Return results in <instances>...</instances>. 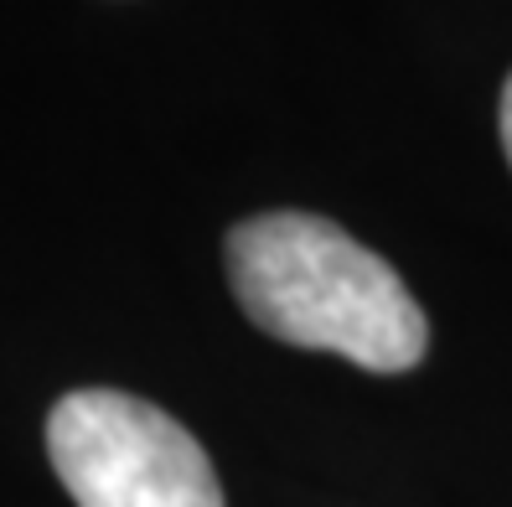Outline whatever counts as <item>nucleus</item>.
Here are the masks:
<instances>
[{
  "instance_id": "obj_1",
  "label": "nucleus",
  "mask_w": 512,
  "mask_h": 507,
  "mask_svg": "<svg viewBox=\"0 0 512 507\" xmlns=\"http://www.w3.org/2000/svg\"><path fill=\"white\" fill-rule=\"evenodd\" d=\"M228 280L259 332L368 373L425 363L430 321L399 270L316 213H259L228 233Z\"/></svg>"
},
{
  "instance_id": "obj_2",
  "label": "nucleus",
  "mask_w": 512,
  "mask_h": 507,
  "mask_svg": "<svg viewBox=\"0 0 512 507\" xmlns=\"http://www.w3.org/2000/svg\"><path fill=\"white\" fill-rule=\"evenodd\" d=\"M47 456L78 507H223L218 471L192 430L119 389L57 399Z\"/></svg>"
},
{
  "instance_id": "obj_3",
  "label": "nucleus",
  "mask_w": 512,
  "mask_h": 507,
  "mask_svg": "<svg viewBox=\"0 0 512 507\" xmlns=\"http://www.w3.org/2000/svg\"><path fill=\"white\" fill-rule=\"evenodd\" d=\"M497 130H502V151L512 161V78L502 83V104H497Z\"/></svg>"
}]
</instances>
